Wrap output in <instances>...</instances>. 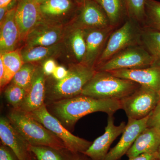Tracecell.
<instances>
[{
  "label": "cell",
  "instance_id": "cell-1",
  "mask_svg": "<svg viewBox=\"0 0 160 160\" xmlns=\"http://www.w3.org/2000/svg\"><path fill=\"white\" fill-rule=\"evenodd\" d=\"M51 103L52 115L68 128H72L80 119L90 113L101 112L113 115L122 109L120 100L101 99L82 95Z\"/></svg>",
  "mask_w": 160,
  "mask_h": 160
},
{
  "label": "cell",
  "instance_id": "cell-2",
  "mask_svg": "<svg viewBox=\"0 0 160 160\" xmlns=\"http://www.w3.org/2000/svg\"><path fill=\"white\" fill-rule=\"evenodd\" d=\"M130 80L117 77L109 72L97 71L87 83L81 95L101 99L121 100L140 87Z\"/></svg>",
  "mask_w": 160,
  "mask_h": 160
},
{
  "label": "cell",
  "instance_id": "cell-3",
  "mask_svg": "<svg viewBox=\"0 0 160 160\" xmlns=\"http://www.w3.org/2000/svg\"><path fill=\"white\" fill-rule=\"evenodd\" d=\"M7 118L29 145L47 146L58 151L66 149L62 140L26 112L13 109Z\"/></svg>",
  "mask_w": 160,
  "mask_h": 160
},
{
  "label": "cell",
  "instance_id": "cell-4",
  "mask_svg": "<svg viewBox=\"0 0 160 160\" xmlns=\"http://www.w3.org/2000/svg\"><path fill=\"white\" fill-rule=\"evenodd\" d=\"M68 71L65 78L55 80L46 88V97L51 102L81 95L84 86L96 72L93 68L78 63L70 65Z\"/></svg>",
  "mask_w": 160,
  "mask_h": 160
},
{
  "label": "cell",
  "instance_id": "cell-5",
  "mask_svg": "<svg viewBox=\"0 0 160 160\" xmlns=\"http://www.w3.org/2000/svg\"><path fill=\"white\" fill-rule=\"evenodd\" d=\"M142 28L136 22L128 18L118 29H115L109 36L105 48L98 59L95 70L124 49L142 45Z\"/></svg>",
  "mask_w": 160,
  "mask_h": 160
},
{
  "label": "cell",
  "instance_id": "cell-6",
  "mask_svg": "<svg viewBox=\"0 0 160 160\" xmlns=\"http://www.w3.org/2000/svg\"><path fill=\"white\" fill-rule=\"evenodd\" d=\"M26 113L62 140L66 149L72 153H84L92 143L71 133L57 118L48 111L46 104L38 109Z\"/></svg>",
  "mask_w": 160,
  "mask_h": 160
},
{
  "label": "cell",
  "instance_id": "cell-7",
  "mask_svg": "<svg viewBox=\"0 0 160 160\" xmlns=\"http://www.w3.org/2000/svg\"><path fill=\"white\" fill-rule=\"evenodd\" d=\"M158 65L156 60L142 45L128 47L120 52L96 69L109 72L120 69H140Z\"/></svg>",
  "mask_w": 160,
  "mask_h": 160
},
{
  "label": "cell",
  "instance_id": "cell-8",
  "mask_svg": "<svg viewBox=\"0 0 160 160\" xmlns=\"http://www.w3.org/2000/svg\"><path fill=\"white\" fill-rule=\"evenodd\" d=\"M160 101V92L141 86L133 93L120 100L122 109L128 118L136 120L148 117Z\"/></svg>",
  "mask_w": 160,
  "mask_h": 160
},
{
  "label": "cell",
  "instance_id": "cell-9",
  "mask_svg": "<svg viewBox=\"0 0 160 160\" xmlns=\"http://www.w3.org/2000/svg\"><path fill=\"white\" fill-rule=\"evenodd\" d=\"M81 4L78 13L70 23L72 26L83 29L111 26L106 12L95 0H86Z\"/></svg>",
  "mask_w": 160,
  "mask_h": 160
},
{
  "label": "cell",
  "instance_id": "cell-10",
  "mask_svg": "<svg viewBox=\"0 0 160 160\" xmlns=\"http://www.w3.org/2000/svg\"><path fill=\"white\" fill-rule=\"evenodd\" d=\"M114 121L113 115H108L105 132L92 142L91 146L83 154L91 160L105 159L112 144L123 133L126 126L124 122H122L119 126H116Z\"/></svg>",
  "mask_w": 160,
  "mask_h": 160
},
{
  "label": "cell",
  "instance_id": "cell-11",
  "mask_svg": "<svg viewBox=\"0 0 160 160\" xmlns=\"http://www.w3.org/2000/svg\"><path fill=\"white\" fill-rule=\"evenodd\" d=\"M67 26L53 25L43 21L28 35L24 42V48L49 46L62 42Z\"/></svg>",
  "mask_w": 160,
  "mask_h": 160
},
{
  "label": "cell",
  "instance_id": "cell-12",
  "mask_svg": "<svg viewBox=\"0 0 160 160\" xmlns=\"http://www.w3.org/2000/svg\"><path fill=\"white\" fill-rule=\"evenodd\" d=\"M40 5L35 0H19L15 9V19L21 35L25 42L29 32L44 20Z\"/></svg>",
  "mask_w": 160,
  "mask_h": 160
},
{
  "label": "cell",
  "instance_id": "cell-13",
  "mask_svg": "<svg viewBox=\"0 0 160 160\" xmlns=\"http://www.w3.org/2000/svg\"><path fill=\"white\" fill-rule=\"evenodd\" d=\"M116 29L110 26L104 29H84L86 52L82 64L94 69L98 59L104 50L109 36Z\"/></svg>",
  "mask_w": 160,
  "mask_h": 160
},
{
  "label": "cell",
  "instance_id": "cell-14",
  "mask_svg": "<svg viewBox=\"0 0 160 160\" xmlns=\"http://www.w3.org/2000/svg\"><path fill=\"white\" fill-rule=\"evenodd\" d=\"M148 117L139 120L128 118L119 142L109 151L104 160H118L126 154L138 136L147 128Z\"/></svg>",
  "mask_w": 160,
  "mask_h": 160
},
{
  "label": "cell",
  "instance_id": "cell-15",
  "mask_svg": "<svg viewBox=\"0 0 160 160\" xmlns=\"http://www.w3.org/2000/svg\"><path fill=\"white\" fill-rule=\"evenodd\" d=\"M109 72L117 77L130 80L160 93V65L140 69H120Z\"/></svg>",
  "mask_w": 160,
  "mask_h": 160
},
{
  "label": "cell",
  "instance_id": "cell-16",
  "mask_svg": "<svg viewBox=\"0 0 160 160\" xmlns=\"http://www.w3.org/2000/svg\"><path fill=\"white\" fill-rule=\"evenodd\" d=\"M46 75L42 66H37L32 82L26 97L18 109L25 112H29L38 109L45 103L46 97Z\"/></svg>",
  "mask_w": 160,
  "mask_h": 160
},
{
  "label": "cell",
  "instance_id": "cell-17",
  "mask_svg": "<svg viewBox=\"0 0 160 160\" xmlns=\"http://www.w3.org/2000/svg\"><path fill=\"white\" fill-rule=\"evenodd\" d=\"M0 138L9 147L18 160H29V145L12 126L7 118L0 119Z\"/></svg>",
  "mask_w": 160,
  "mask_h": 160
},
{
  "label": "cell",
  "instance_id": "cell-18",
  "mask_svg": "<svg viewBox=\"0 0 160 160\" xmlns=\"http://www.w3.org/2000/svg\"><path fill=\"white\" fill-rule=\"evenodd\" d=\"M16 7L10 9L0 22L1 53L16 50L21 42L19 29L15 19Z\"/></svg>",
  "mask_w": 160,
  "mask_h": 160
},
{
  "label": "cell",
  "instance_id": "cell-19",
  "mask_svg": "<svg viewBox=\"0 0 160 160\" xmlns=\"http://www.w3.org/2000/svg\"><path fill=\"white\" fill-rule=\"evenodd\" d=\"M160 146V131L147 127L135 140L126 153L129 158L146 153L157 152Z\"/></svg>",
  "mask_w": 160,
  "mask_h": 160
},
{
  "label": "cell",
  "instance_id": "cell-20",
  "mask_svg": "<svg viewBox=\"0 0 160 160\" xmlns=\"http://www.w3.org/2000/svg\"><path fill=\"white\" fill-rule=\"evenodd\" d=\"M39 6L45 22L53 25L67 26L63 18L72 9L73 4L71 0H47Z\"/></svg>",
  "mask_w": 160,
  "mask_h": 160
},
{
  "label": "cell",
  "instance_id": "cell-21",
  "mask_svg": "<svg viewBox=\"0 0 160 160\" xmlns=\"http://www.w3.org/2000/svg\"><path fill=\"white\" fill-rule=\"evenodd\" d=\"M63 42L76 63L82 64L86 52L84 29L69 24L66 27Z\"/></svg>",
  "mask_w": 160,
  "mask_h": 160
},
{
  "label": "cell",
  "instance_id": "cell-22",
  "mask_svg": "<svg viewBox=\"0 0 160 160\" xmlns=\"http://www.w3.org/2000/svg\"><path fill=\"white\" fill-rule=\"evenodd\" d=\"M64 46L62 42L52 46L24 47L21 50V53L24 63L33 64L57 57L62 53Z\"/></svg>",
  "mask_w": 160,
  "mask_h": 160
},
{
  "label": "cell",
  "instance_id": "cell-23",
  "mask_svg": "<svg viewBox=\"0 0 160 160\" xmlns=\"http://www.w3.org/2000/svg\"><path fill=\"white\" fill-rule=\"evenodd\" d=\"M102 7L110 26L117 28L128 18L125 0H95Z\"/></svg>",
  "mask_w": 160,
  "mask_h": 160
},
{
  "label": "cell",
  "instance_id": "cell-24",
  "mask_svg": "<svg viewBox=\"0 0 160 160\" xmlns=\"http://www.w3.org/2000/svg\"><path fill=\"white\" fill-rule=\"evenodd\" d=\"M0 59L2 60L5 69V87L11 82L16 73L25 63L22 57L21 50L1 53Z\"/></svg>",
  "mask_w": 160,
  "mask_h": 160
},
{
  "label": "cell",
  "instance_id": "cell-25",
  "mask_svg": "<svg viewBox=\"0 0 160 160\" xmlns=\"http://www.w3.org/2000/svg\"><path fill=\"white\" fill-rule=\"evenodd\" d=\"M141 42L156 60L158 65H160V32L148 27H142Z\"/></svg>",
  "mask_w": 160,
  "mask_h": 160
},
{
  "label": "cell",
  "instance_id": "cell-26",
  "mask_svg": "<svg viewBox=\"0 0 160 160\" xmlns=\"http://www.w3.org/2000/svg\"><path fill=\"white\" fill-rule=\"evenodd\" d=\"M143 27H148L160 32V2L146 0L145 23Z\"/></svg>",
  "mask_w": 160,
  "mask_h": 160
},
{
  "label": "cell",
  "instance_id": "cell-27",
  "mask_svg": "<svg viewBox=\"0 0 160 160\" xmlns=\"http://www.w3.org/2000/svg\"><path fill=\"white\" fill-rule=\"evenodd\" d=\"M37 67L33 63H25L14 76L12 83L27 91L31 86Z\"/></svg>",
  "mask_w": 160,
  "mask_h": 160
},
{
  "label": "cell",
  "instance_id": "cell-28",
  "mask_svg": "<svg viewBox=\"0 0 160 160\" xmlns=\"http://www.w3.org/2000/svg\"><path fill=\"white\" fill-rule=\"evenodd\" d=\"M128 18L136 22L143 27L145 23V5L146 0H125Z\"/></svg>",
  "mask_w": 160,
  "mask_h": 160
},
{
  "label": "cell",
  "instance_id": "cell-29",
  "mask_svg": "<svg viewBox=\"0 0 160 160\" xmlns=\"http://www.w3.org/2000/svg\"><path fill=\"white\" fill-rule=\"evenodd\" d=\"M27 91L12 83L6 87L4 92L5 98L13 109H18L26 97Z\"/></svg>",
  "mask_w": 160,
  "mask_h": 160
},
{
  "label": "cell",
  "instance_id": "cell-30",
  "mask_svg": "<svg viewBox=\"0 0 160 160\" xmlns=\"http://www.w3.org/2000/svg\"><path fill=\"white\" fill-rule=\"evenodd\" d=\"M29 152L34 155L37 160H64L58 150L45 146L29 145Z\"/></svg>",
  "mask_w": 160,
  "mask_h": 160
},
{
  "label": "cell",
  "instance_id": "cell-31",
  "mask_svg": "<svg viewBox=\"0 0 160 160\" xmlns=\"http://www.w3.org/2000/svg\"><path fill=\"white\" fill-rule=\"evenodd\" d=\"M147 127L154 128L160 131V101L149 115Z\"/></svg>",
  "mask_w": 160,
  "mask_h": 160
},
{
  "label": "cell",
  "instance_id": "cell-32",
  "mask_svg": "<svg viewBox=\"0 0 160 160\" xmlns=\"http://www.w3.org/2000/svg\"><path fill=\"white\" fill-rule=\"evenodd\" d=\"M57 66L55 61L53 58L49 59L44 61L42 66L44 74L46 76L52 75Z\"/></svg>",
  "mask_w": 160,
  "mask_h": 160
},
{
  "label": "cell",
  "instance_id": "cell-33",
  "mask_svg": "<svg viewBox=\"0 0 160 160\" xmlns=\"http://www.w3.org/2000/svg\"><path fill=\"white\" fill-rule=\"evenodd\" d=\"M15 154L9 147L4 144L0 146V160H16Z\"/></svg>",
  "mask_w": 160,
  "mask_h": 160
},
{
  "label": "cell",
  "instance_id": "cell-34",
  "mask_svg": "<svg viewBox=\"0 0 160 160\" xmlns=\"http://www.w3.org/2000/svg\"><path fill=\"white\" fill-rule=\"evenodd\" d=\"M68 69L63 66H58L52 74V77L56 81H61L67 76Z\"/></svg>",
  "mask_w": 160,
  "mask_h": 160
},
{
  "label": "cell",
  "instance_id": "cell-35",
  "mask_svg": "<svg viewBox=\"0 0 160 160\" xmlns=\"http://www.w3.org/2000/svg\"><path fill=\"white\" fill-rule=\"evenodd\" d=\"M158 160V152L146 153L140 154L135 157L130 158L129 160Z\"/></svg>",
  "mask_w": 160,
  "mask_h": 160
},
{
  "label": "cell",
  "instance_id": "cell-36",
  "mask_svg": "<svg viewBox=\"0 0 160 160\" xmlns=\"http://www.w3.org/2000/svg\"><path fill=\"white\" fill-rule=\"evenodd\" d=\"M13 2L12 3V2L8 6L0 8V22H1L4 19V18L6 17V15L7 14V12L10 9H9V8L11 7L12 4H13Z\"/></svg>",
  "mask_w": 160,
  "mask_h": 160
},
{
  "label": "cell",
  "instance_id": "cell-37",
  "mask_svg": "<svg viewBox=\"0 0 160 160\" xmlns=\"http://www.w3.org/2000/svg\"><path fill=\"white\" fill-rule=\"evenodd\" d=\"M13 0H0V8L8 6Z\"/></svg>",
  "mask_w": 160,
  "mask_h": 160
},
{
  "label": "cell",
  "instance_id": "cell-38",
  "mask_svg": "<svg viewBox=\"0 0 160 160\" xmlns=\"http://www.w3.org/2000/svg\"><path fill=\"white\" fill-rule=\"evenodd\" d=\"M74 156L70 159V160H87L86 158L81 156L79 153H74Z\"/></svg>",
  "mask_w": 160,
  "mask_h": 160
},
{
  "label": "cell",
  "instance_id": "cell-39",
  "mask_svg": "<svg viewBox=\"0 0 160 160\" xmlns=\"http://www.w3.org/2000/svg\"><path fill=\"white\" fill-rule=\"evenodd\" d=\"M35 1L40 5V4H42V3L44 2H46L47 0H35Z\"/></svg>",
  "mask_w": 160,
  "mask_h": 160
},
{
  "label": "cell",
  "instance_id": "cell-40",
  "mask_svg": "<svg viewBox=\"0 0 160 160\" xmlns=\"http://www.w3.org/2000/svg\"><path fill=\"white\" fill-rule=\"evenodd\" d=\"M158 160H160V146L158 151Z\"/></svg>",
  "mask_w": 160,
  "mask_h": 160
},
{
  "label": "cell",
  "instance_id": "cell-41",
  "mask_svg": "<svg viewBox=\"0 0 160 160\" xmlns=\"http://www.w3.org/2000/svg\"><path fill=\"white\" fill-rule=\"evenodd\" d=\"M78 1L81 4V3H83V2H85V1H86V0H78Z\"/></svg>",
  "mask_w": 160,
  "mask_h": 160
},
{
  "label": "cell",
  "instance_id": "cell-42",
  "mask_svg": "<svg viewBox=\"0 0 160 160\" xmlns=\"http://www.w3.org/2000/svg\"><path fill=\"white\" fill-rule=\"evenodd\" d=\"M31 160H37L35 158H32Z\"/></svg>",
  "mask_w": 160,
  "mask_h": 160
},
{
  "label": "cell",
  "instance_id": "cell-43",
  "mask_svg": "<svg viewBox=\"0 0 160 160\" xmlns=\"http://www.w3.org/2000/svg\"></svg>",
  "mask_w": 160,
  "mask_h": 160
}]
</instances>
